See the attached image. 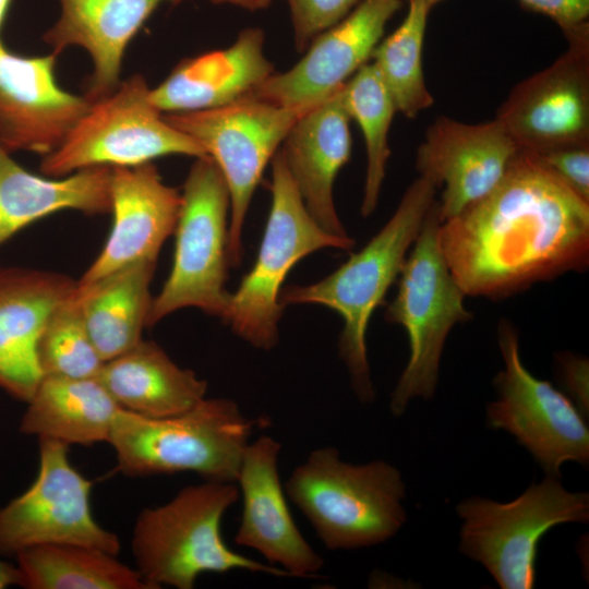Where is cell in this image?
<instances>
[{
  "instance_id": "obj_1",
  "label": "cell",
  "mask_w": 589,
  "mask_h": 589,
  "mask_svg": "<svg viewBox=\"0 0 589 589\" xmlns=\"http://www.w3.org/2000/svg\"><path fill=\"white\" fill-rule=\"evenodd\" d=\"M438 240L466 296L503 298L589 262V202L519 151L483 199L441 223Z\"/></svg>"
},
{
  "instance_id": "obj_2",
  "label": "cell",
  "mask_w": 589,
  "mask_h": 589,
  "mask_svg": "<svg viewBox=\"0 0 589 589\" xmlns=\"http://www.w3.org/2000/svg\"><path fill=\"white\" fill-rule=\"evenodd\" d=\"M436 189L420 176L406 190L389 220L360 251L323 279L289 286L280 292L279 302L284 308L320 304L342 317L339 356L349 371L351 387L362 402L375 398L366 349L370 318L398 278L408 251L435 203Z\"/></svg>"
},
{
  "instance_id": "obj_3",
  "label": "cell",
  "mask_w": 589,
  "mask_h": 589,
  "mask_svg": "<svg viewBox=\"0 0 589 589\" xmlns=\"http://www.w3.org/2000/svg\"><path fill=\"white\" fill-rule=\"evenodd\" d=\"M332 551L376 545L393 538L406 521L400 471L384 460L349 464L332 446L312 450L284 485Z\"/></svg>"
},
{
  "instance_id": "obj_4",
  "label": "cell",
  "mask_w": 589,
  "mask_h": 589,
  "mask_svg": "<svg viewBox=\"0 0 589 589\" xmlns=\"http://www.w3.org/2000/svg\"><path fill=\"white\" fill-rule=\"evenodd\" d=\"M236 482L205 481L169 502L144 508L132 533L136 570L152 588L192 589L203 573L242 569L289 577L279 567L231 550L220 532L225 513L239 500Z\"/></svg>"
},
{
  "instance_id": "obj_5",
  "label": "cell",
  "mask_w": 589,
  "mask_h": 589,
  "mask_svg": "<svg viewBox=\"0 0 589 589\" xmlns=\"http://www.w3.org/2000/svg\"><path fill=\"white\" fill-rule=\"evenodd\" d=\"M254 421L228 398H204L177 416L147 418L121 408L109 444L116 470L129 477L195 472L236 482Z\"/></svg>"
},
{
  "instance_id": "obj_6",
  "label": "cell",
  "mask_w": 589,
  "mask_h": 589,
  "mask_svg": "<svg viewBox=\"0 0 589 589\" xmlns=\"http://www.w3.org/2000/svg\"><path fill=\"white\" fill-rule=\"evenodd\" d=\"M438 202L432 205L398 275V289L386 321L408 335L409 360L392 395L389 408L401 416L416 397L430 399L436 389L442 352L452 328L472 318L465 292L442 252Z\"/></svg>"
},
{
  "instance_id": "obj_7",
  "label": "cell",
  "mask_w": 589,
  "mask_h": 589,
  "mask_svg": "<svg viewBox=\"0 0 589 589\" xmlns=\"http://www.w3.org/2000/svg\"><path fill=\"white\" fill-rule=\"evenodd\" d=\"M272 206L253 267L230 294L224 318L233 333L256 349L279 340L283 284L303 257L326 248L350 250L354 240L324 230L310 215L280 148L272 158Z\"/></svg>"
},
{
  "instance_id": "obj_8",
  "label": "cell",
  "mask_w": 589,
  "mask_h": 589,
  "mask_svg": "<svg viewBox=\"0 0 589 589\" xmlns=\"http://www.w3.org/2000/svg\"><path fill=\"white\" fill-rule=\"evenodd\" d=\"M181 195L172 267L161 290L153 298L147 326L184 308H197L223 320L228 311L230 195L212 157L196 158Z\"/></svg>"
},
{
  "instance_id": "obj_9",
  "label": "cell",
  "mask_w": 589,
  "mask_h": 589,
  "mask_svg": "<svg viewBox=\"0 0 589 589\" xmlns=\"http://www.w3.org/2000/svg\"><path fill=\"white\" fill-rule=\"evenodd\" d=\"M456 510L462 519L460 552L482 564L501 588L530 589L539 542L555 526L587 522L589 495L546 476L509 503L472 496Z\"/></svg>"
},
{
  "instance_id": "obj_10",
  "label": "cell",
  "mask_w": 589,
  "mask_h": 589,
  "mask_svg": "<svg viewBox=\"0 0 589 589\" xmlns=\"http://www.w3.org/2000/svg\"><path fill=\"white\" fill-rule=\"evenodd\" d=\"M149 91L145 77L133 74L91 101L63 142L43 156L40 172L61 178L97 166H139L167 155L205 156L197 142L166 121Z\"/></svg>"
},
{
  "instance_id": "obj_11",
  "label": "cell",
  "mask_w": 589,
  "mask_h": 589,
  "mask_svg": "<svg viewBox=\"0 0 589 589\" xmlns=\"http://www.w3.org/2000/svg\"><path fill=\"white\" fill-rule=\"evenodd\" d=\"M310 109L276 106L249 96L223 107L164 116L197 142L224 176L230 195L231 267L242 261L244 220L264 169L293 123Z\"/></svg>"
},
{
  "instance_id": "obj_12",
  "label": "cell",
  "mask_w": 589,
  "mask_h": 589,
  "mask_svg": "<svg viewBox=\"0 0 589 589\" xmlns=\"http://www.w3.org/2000/svg\"><path fill=\"white\" fill-rule=\"evenodd\" d=\"M497 340L504 369L494 378L497 399L486 408L488 424L512 434L546 476L558 478L564 462H589V430L575 404L524 365L518 334L502 321Z\"/></svg>"
},
{
  "instance_id": "obj_13",
  "label": "cell",
  "mask_w": 589,
  "mask_h": 589,
  "mask_svg": "<svg viewBox=\"0 0 589 589\" xmlns=\"http://www.w3.org/2000/svg\"><path fill=\"white\" fill-rule=\"evenodd\" d=\"M39 468L35 481L0 508V555L45 544H80L112 554L119 538L93 517V483L71 464L68 445L39 438Z\"/></svg>"
},
{
  "instance_id": "obj_14",
  "label": "cell",
  "mask_w": 589,
  "mask_h": 589,
  "mask_svg": "<svg viewBox=\"0 0 589 589\" xmlns=\"http://www.w3.org/2000/svg\"><path fill=\"white\" fill-rule=\"evenodd\" d=\"M564 34L566 51L515 85L496 112L519 151L589 144V24Z\"/></svg>"
},
{
  "instance_id": "obj_15",
  "label": "cell",
  "mask_w": 589,
  "mask_h": 589,
  "mask_svg": "<svg viewBox=\"0 0 589 589\" xmlns=\"http://www.w3.org/2000/svg\"><path fill=\"white\" fill-rule=\"evenodd\" d=\"M400 7V0H363L316 36L298 63L273 73L251 96L281 107L317 106L368 63Z\"/></svg>"
},
{
  "instance_id": "obj_16",
  "label": "cell",
  "mask_w": 589,
  "mask_h": 589,
  "mask_svg": "<svg viewBox=\"0 0 589 589\" xmlns=\"http://www.w3.org/2000/svg\"><path fill=\"white\" fill-rule=\"evenodd\" d=\"M519 149L494 119L468 124L438 117L418 147L421 177L443 188L441 223L486 196L503 179Z\"/></svg>"
},
{
  "instance_id": "obj_17",
  "label": "cell",
  "mask_w": 589,
  "mask_h": 589,
  "mask_svg": "<svg viewBox=\"0 0 589 589\" xmlns=\"http://www.w3.org/2000/svg\"><path fill=\"white\" fill-rule=\"evenodd\" d=\"M281 444L269 435L249 442L236 483L242 500L236 544L250 548L292 577H314L323 557L299 530L287 503L278 460Z\"/></svg>"
},
{
  "instance_id": "obj_18",
  "label": "cell",
  "mask_w": 589,
  "mask_h": 589,
  "mask_svg": "<svg viewBox=\"0 0 589 589\" xmlns=\"http://www.w3.org/2000/svg\"><path fill=\"white\" fill-rule=\"evenodd\" d=\"M57 55L21 56L0 39V145L45 156L55 151L91 101L62 89Z\"/></svg>"
},
{
  "instance_id": "obj_19",
  "label": "cell",
  "mask_w": 589,
  "mask_h": 589,
  "mask_svg": "<svg viewBox=\"0 0 589 589\" xmlns=\"http://www.w3.org/2000/svg\"><path fill=\"white\" fill-rule=\"evenodd\" d=\"M110 190L112 228L98 256L77 279L80 287L136 262H156L176 229L182 195L163 181L152 161L112 167Z\"/></svg>"
},
{
  "instance_id": "obj_20",
  "label": "cell",
  "mask_w": 589,
  "mask_h": 589,
  "mask_svg": "<svg viewBox=\"0 0 589 589\" xmlns=\"http://www.w3.org/2000/svg\"><path fill=\"white\" fill-rule=\"evenodd\" d=\"M76 281L52 271L0 266V388L14 398L27 402L39 384L40 332Z\"/></svg>"
},
{
  "instance_id": "obj_21",
  "label": "cell",
  "mask_w": 589,
  "mask_h": 589,
  "mask_svg": "<svg viewBox=\"0 0 589 589\" xmlns=\"http://www.w3.org/2000/svg\"><path fill=\"white\" fill-rule=\"evenodd\" d=\"M344 85L304 112L280 148L310 215L324 230L340 237L348 235L335 208L333 185L351 155V119L344 101Z\"/></svg>"
},
{
  "instance_id": "obj_22",
  "label": "cell",
  "mask_w": 589,
  "mask_h": 589,
  "mask_svg": "<svg viewBox=\"0 0 589 589\" xmlns=\"http://www.w3.org/2000/svg\"><path fill=\"white\" fill-rule=\"evenodd\" d=\"M273 73L264 53V32L245 28L230 47L180 61L149 91V98L168 113L223 107L251 96Z\"/></svg>"
},
{
  "instance_id": "obj_23",
  "label": "cell",
  "mask_w": 589,
  "mask_h": 589,
  "mask_svg": "<svg viewBox=\"0 0 589 589\" xmlns=\"http://www.w3.org/2000/svg\"><path fill=\"white\" fill-rule=\"evenodd\" d=\"M184 0H59L61 13L43 36L59 55L76 46L85 49L93 62L85 97L98 100L120 84L124 51L148 17L161 3Z\"/></svg>"
},
{
  "instance_id": "obj_24",
  "label": "cell",
  "mask_w": 589,
  "mask_h": 589,
  "mask_svg": "<svg viewBox=\"0 0 589 589\" xmlns=\"http://www.w3.org/2000/svg\"><path fill=\"white\" fill-rule=\"evenodd\" d=\"M0 145V245L29 224L72 209L85 215L111 212L112 167L97 166L61 178L34 175Z\"/></svg>"
},
{
  "instance_id": "obj_25",
  "label": "cell",
  "mask_w": 589,
  "mask_h": 589,
  "mask_svg": "<svg viewBox=\"0 0 589 589\" xmlns=\"http://www.w3.org/2000/svg\"><path fill=\"white\" fill-rule=\"evenodd\" d=\"M96 377L121 408L147 418L185 412L207 390L205 380L176 364L156 342L144 339L105 361Z\"/></svg>"
},
{
  "instance_id": "obj_26",
  "label": "cell",
  "mask_w": 589,
  "mask_h": 589,
  "mask_svg": "<svg viewBox=\"0 0 589 589\" xmlns=\"http://www.w3.org/2000/svg\"><path fill=\"white\" fill-rule=\"evenodd\" d=\"M121 409L97 377L43 376L22 416L20 431L65 445L109 442Z\"/></svg>"
},
{
  "instance_id": "obj_27",
  "label": "cell",
  "mask_w": 589,
  "mask_h": 589,
  "mask_svg": "<svg viewBox=\"0 0 589 589\" xmlns=\"http://www.w3.org/2000/svg\"><path fill=\"white\" fill-rule=\"evenodd\" d=\"M155 267L156 262L141 261L88 286L76 284L75 293L85 326L104 362L143 339L153 301L149 285Z\"/></svg>"
},
{
  "instance_id": "obj_28",
  "label": "cell",
  "mask_w": 589,
  "mask_h": 589,
  "mask_svg": "<svg viewBox=\"0 0 589 589\" xmlns=\"http://www.w3.org/2000/svg\"><path fill=\"white\" fill-rule=\"evenodd\" d=\"M22 587L28 589H152L112 554L80 544H45L16 555Z\"/></svg>"
},
{
  "instance_id": "obj_29",
  "label": "cell",
  "mask_w": 589,
  "mask_h": 589,
  "mask_svg": "<svg viewBox=\"0 0 589 589\" xmlns=\"http://www.w3.org/2000/svg\"><path fill=\"white\" fill-rule=\"evenodd\" d=\"M431 5L409 1L402 23L374 48L371 58L397 111L414 118L430 108L434 98L423 75L422 50Z\"/></svg>"
},
{
  "instance_id": "obj_30",
  "label": "cell",
  "mask_w": 589,
  "mask_h": 589,
  "mask_svg": "<svg viewBox=\"0 0 589 589\" xmlns=\"http://www.w3.org/2000/svg\"><path fill=\"white\" fill-rule=\"evenodd\" d=\"M344 101L350 119L363 133L366 172L361 214L369 217L377 206L390 151L388 131L397 111L394 100L375 65L361 67L344 85Z\"/></svg>"
},
{
  "instance_id": "obj_31",
  "label": "cell",
  "mask_w": 589,
  "mask_h": 589,
  "mask_svg": "<svg viewBox=\"0 0 589 589\" xmlns=\"http://www.w3.org/2000/svg\"><path fill=\"white\" fill-rule=\"evenodd\" d=\"M37 359L43 376L87 378L100 371L104 361L89 337L75 290L49 314L37 341Z\"/></svg>"
},
{
  "instance_id": "obj_32",
  "label": "cell",
  "mask_w": 589,
  "mask_h": 589,
  "mask_svg": "<svg viewBox=\"0 0 589 589\" xmlns=\"http://www.w3.org/2000/svg\"><path fill=\"white\" fill-rule=\"evenodd\" d=\"M363 0H287L296 50L303 52L324 31L346 17Z\"/></svg>"
},
{
  "instance_id": "obj_33",
  "label": "cell",
  "mask_w": 589,
  "mask_h": 589,
  "mask_svg": "<svg viewBox=\"0 0 589 589\" xmlns=\"http://www.w3.org/2000/svg\"><path fill=\"white\" fill-rule=\"evenodd\" d=\"M528 153L576 194L589 202V144Z\"/></svg>"
},
{
  "instance_id": "obj_34",
  "label": "cell",
  "mask_w": 589,
  "mask_h": 589,
  "mask_svg": "<svg viewBox=\"0 0 589 589\" xmlns=\"http://www.w3.org/2000/svg\"><path fill=\"white\" fill-rule=\"evenodd\" d=\"M527 10L554 21L563 33L588 23L589 0H518Z\"/></svg>"
},
{
  "instance_id": "obj_35",
  "label": "cell",
  "mask_w": 589,
  "mask_h": 589,
  "mask_svg": "<svg viewBox=\"0 0 589 589\" xmlns=\"http://www.w3.org/2000/svg\"><path fill=\"white\" fill-rule=\"evenodd\" d=\"M561 376L570 400L586 417L589 412V363L584 357L564 353L557 358Z\"/></svg>"
},
{
  "instance_id": "obj_36",
  "label": "cell",
  "mask_w": 589,
  "mask_h": 589,
  "mask_svg": "<svg viewBox=\"0 0 589 589\" xmlns=\"http://www.w3.org/2000/svg\"><path fill=\"white\" fill-rule=\"evenodd\" d=\"M21 585L22 577L17 565L0 560V589Z\"/></svg>"
},
{
  "instance_id": "obj_37",
  "label": "cell",
  "mask_w": 589,
  "mask_h": 589,
  "mask_svg": "<svg viewBox=\"0 0 589 589\" xmlns=\"http://www.w3.org/2000/svg\"><path fill=\"white\" fill-rule=\"evenodd\" d=\"M215 4L228 3L240 8L256 11L267 8L273 0H209Z\"/></svg>"
},
{
  "instance_id": "obj_38",
  "label": "cell",
  "mask_w": 589,
  "mask_h": 589,
  "mask_svg": "<svg viewBox=\"0 0 589 589\" xmlns=\"http://www.w3.org/2000/svg\"><path fill=\"white\" fill-rule=\"evenodd\" d=\"M12 0H0V29L5 20Z\"/></svg>"
},
{
  "instance_id": "obj_39",
  "label": "cell",
  "mask_w": 589,
  "mask_h": 589,
  "mask_svg": "<svg viewBox=\"0 0 589 589\" xmlns=\"http://www.w3.org/2000/svg\"><path fill=\"white\" fill-rule=\"evenodd\" d=\"M409 1H419V2H423L433 7L435 3L440 2L441 0H409Z\"/></svg>"
}]
</instances>
